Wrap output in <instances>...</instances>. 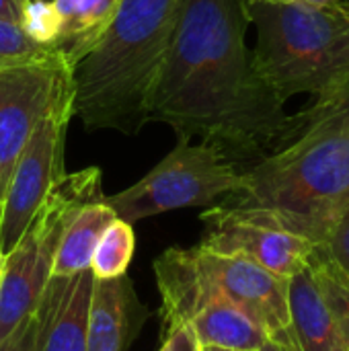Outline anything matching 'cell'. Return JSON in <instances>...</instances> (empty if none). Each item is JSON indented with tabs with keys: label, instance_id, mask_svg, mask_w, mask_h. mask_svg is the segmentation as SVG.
I'll use <instances>...</instances> for the list:
<instances>
[{
	"label": "cell",
	"instance_id": "cell-1",
	"mask_svg": "<svg viewBox=\"0 0 349 351\" xmlns=\"http://www.w3.org/2000/svg\"><path fill=\"white\" fill-rule=\"evenodd\" d=\"M249 25L247 0H183L148 111V121L210 142L237 165L263 158L292 119L255 72Z\"/></svg>",
	"mask_w": 349,
	"mask_h": 351
},
{
	"label": "cell",
	"instance_id": "cell-2",
	"mask_svg": "<svg viewBox=\"0 0 349 351\" xmlns=\"http://www.w3.org/2000/svg\"><path fill=\"white\" fill-rule=\"evenodd\" d=\"M226 202L265 208L321 247L349 208V86L292 117L278 150L243 169Z\"/></svg>",
	"mask_w": 349,
	"mask_h": 351
},
{
	"label": "cell",
	"instance_id": "cell-3",
	"mask_svg": "<svg viewBox=\"0 0 349 351\" xmlns=\"http://www.w3.org/2000/svg\"><path fill=\"white\" fill-rule=\"evenodd\" d=\"M183 0H121L115 16L72 66V111L86 130L136 136L148 123Z\"/></svg>",
	"mask_w": 349,
	"mask_h": 351
},
{
	"label": "cell",
	"instance_id": "cell-4",
	"mask_svg": "<svg viewBox=\"0 0 349 351\" xmlns=\"http://www.w3.org/2000/svg\"><path fill=\"white\" fill-rule=\"evenodd\" d=\"M257 27L253 66L269 90L286 103L309 93L335 99L349 86V0L325 6L247 0Z\"/></svg>",
	"mask_w": 349,
	"mask_h": 351
},
{
	"label": "cell",
	"instance_id": "cell-5",
	"mask_svg": "<svg viewBox=\"0 0 349 351\" xmlns=\"http://www.w3.org/2000/svg\"><path fill=\"white\" fill-rule=\"evenodd\" d=\"M103 197V173L88 167L66 173L45 195L14 247L2 255L0 269V343L37 304L47 282L62 234L72 216Z\"/></svg>",
	"mask_w": 349,
	"mask_h": 351
},
{
	"label": "cell",
	"instance_id": "cell-6",
	"mask_svg": "<svg viewBox=\"0 0 349 351\" xmlns=\"http://www.w3.org/2000/svg\"><path fill=\"white\" fill-rule=\"evenodd\" d=\"M241 187L243 169L224 150L202 140H179L148 175L115 195H105V204L132 224L171 210L212 208Z\"/></svg>",
	"mask_w": 349,
	"mask_h": 351
},
{
	"label": "cell",
	"instance_id": "cell-7",
	"mask_svg": "<svg viewBox=\"0 0 349 351\" xmlns=\"http://www.w3.org/2000/svg\"><path fill=\"white\" fill-rule=\"evenodd\" d=\"M202 222L206 232L200 247L247 257L282 278H292L309 267L317 251L313 241L294 232L278 214L265 208L222 202L208 208Z\"/></svg>",
	"mask_w": 349,
	"mask_h": 351
},
{
	"label": "cell",
	"instance_id": "cell-8",
	"mask_svg": "<svg viewBox=\"0 0 349 351\" xmlns=\"http://www.w3.org/2000/svg\"><path fill=\"white\" fill-rule=\"evenodd\" d=\"M66 97H72V68L62 56L0 68V206L31 134Z\"/></svg>",
	"mask_w": 349,
	"mask_h": 351
},
{
	"label": "cell",
	"instance_id": "cell-9",
	"mask_svg": "<svg viewBox=\"0 0 349 351\" xmlns=\"http://www.w3.org/2000/svg\"><path fill=\"white\" fill-rule=\"evenodd\" d=\"M72 117V97H66L39 121L25 144L0 206L2 255L14 247L49 189L66 175L64 150Z\"/></svg>",
	"mask_w": 349,
	"mask_h": 351
},
{
	"label": "cell",
	"instance_id": "cell-10",
	"mask_svg": "<svg viewBox=\"0 0 349 351\" xmlns=\"http://www.w3.org/2000/svg\"><path fill=\"white\" fill-rule=\"evenodd\" d=\"M193 253L206 280L259 323L267 337H280L288 331L290 278H282L241 255H222L200 245L193 247Z\"/></svg>",
	"mask_w": 349,
	"mask_h": 351
},
{
	"label": "cell",
	"instance_id": "cell-11",
	"mask_svg": "<svg viewBox=\"0 0 349 351\" xmlns=\"http://www.w3.org/2000/svg\"><path fill=\"white\" fill-rule=\"evenodd\" d=\"M148 311L140 304L128 276L93 282L86 351H128Z\"/></svg>",
	"mask_w": 349,
	"mask_h": 351
},
{
	"label": "cell",
	"instance_id": "cell-12",
	"mask_svg": "<svg viewBox=\"0 0 349 351\" xmlns=\"http://www.w3.org/2000/svg\"><path fill=\"white\" fill-rule=\"evenodd\" d=\"M288 346L292 351H349L348 339L323 298L313 267H304L288 282Z\"/></svg>",
	"mask_w": 349,
	"mask_h": 351
},
{
	"label": "cell",
	"instance_id": "cell-13",
	"mask_svg": "<svg viewBox=\"0 0 349 351\" xmlns=\"http://www.w3.org/2000/svg\"><path fill=\"white\" fill-rule=\"evenodd\" d=\"M121 0H51V47L72 68L99 41Z\"/></svg>",
	"mask_w": 349,
	"mask_h": 351
},
{
	"label": "cell",
	"instance_id": "cell-14",
	"mask_svg": "<svg viewBox=\"0 0 349 351\" xmlns=\"http://www.w3.org/2000/svg\"><path fill=\"white\" fill-rule=\"evenodd\" d=\"M115 218V212L105 204V195L84 204L72 216L62 234L51 278H70L88 269L101 234Z\"/></svg>",
	"mask_w": 349,
	"mask_h": 351
},
{
	"label": "cell",
	"instance_id": "cell-15",
	"mask_svg": "<svg viewBox=\"0 0 349 351\" xmlns=\"http://www.w3.org/2000/svg\"><path fill=\"white\" fill-rule=\"evenodd\" d=\"M95 276L88 269L68 278L41 351H86L88 304Z\"/></svg>",
	"mask_w": 349,
	"mask_h": 351
},
{
	"label": "cell",
	"instance_id": "cell-16",
	"mask_svg": "<svg viewBox=\"0 0 349 351\" xmlns=\"http://www.w3.org/2000/svg\"><path fill=\"white\" fill-rule=\"evenodd\" d=\"M68 278H51L37 300V304L23 317V321L2 339L0 351H41L47 339L60 298L66 290Z\"/></svg>",
	"mask_w": 349,
	"mask_h": 351
},
{
	"label": "cell",
	"instance_id": "cell-17",
	"mask_svg": "<svg viewBox=\"0 0 349 351\" xmlns=\"http://www.w3.org/2000/svg\"><path fill=\"white\" fill-rule=\"evenodd\" d=\"M136 249V234L130 222L115 218L105 232L101 234L93 259L91 271L97 280H111L125 276L128 265L134 257Z\"/></svg>",
	"mask_w": 349,
	"mask_h": 351
},
{
	"label": "cell",
	"instance_id": "cell-18",
	"mask_svg": "<svg viewBox=\"0 0 349 351\" xmlns=\"http://www.w3.org/2000/svg\"><path fill=\"white\" fill-rule=\"evenodd\" d=\"M311 267L319 290L331 306L349 346V276L321 251V247H317L311 259Z\"/></svg>",
	"mask_w": 349,
	"mask_h": 351
},
{
	"label": "cell",
	"instance_id": "cell-19",
	"mask_svg": "<svg viewBox=\"0 0 349 351\" xmlns=\"http://www.w3.org/2000/svg\"><path fill=\"white\" fill-rule=\"evenodd\" d=\"M60 56L51 45L39 41L25 23L0 19V68Z\"/></svg>",
	"mask_w": 349,
	"mask_h": 351
},
{
	"label": "cell",
	"instance_id": "cell-20",
	"mask_svg": "<svg viewBox=\"0 0 349 351\" xmlns=\"http://www.w3.org/2000/svg\"><path fill=\"white\" fill-rule=\"evenodd\" d=\"M321 251L349 276V208L331 228L329 237L321 245Z\"/></svg>",
	"mask_w": 349,
	"mask_h": 351
},
{
	"label": "cell",
	"instance_id": "cell-21",
	"mask_svg": "<svg viewBox=\"0 0 349 351\" xmlns=\"http://www.w3.org/2000/svg\"><path fill=\"white\" fill-rule=\"evenodd\" d=\"M163 337V348L158 351H202V346L189 325H181Z\"/></svg>",
	"mask_w": 349,
	"mask_h": 351
},
{
	"label": "cell",
	"instance_id": "cell-22",
	"mask_svg": "<svg viewBox=\"0 0 349 351\" xmlns=\"http://www.w3.org/2000/svg\"><path fill=\"white\" fill-rule=\"evenodd\" d=\"M29 4H31V2H29ZM29 4H25V2H21V0H0V19L25 23Z\"/></svg>",
	"mask_w": 349,
	"mask_h": 351
},
{
	"label": "cell",
	"instance_id": "cell-23",
	"mask_svg": "<svg viewBox=\"0 0 349 351\" xmlns=\"http://www.w3.org/2000/svg\"><path fill=\"white\" fill-rule=\"evenodd\" d=\"M286 337H288V331L284 335H280V337H267L263 341V346L257 351H292V348L288 346V339Z\"/></svg>",
	"mask_w": 349,
	"mask_h": 351
},
{
	"label": "cell",
	"instance_id": "cell-24",
	"mask_svg": "<svg viewBox=\"0 0 349 351\" xmlns=\"http://www.w3.org/2000/svg\"><path fill=\"white\" fill-rule=\"evenodd\" d=\"M284 2H300L306 6H325V4H331L333 0H284Z\"/></svg>",
	"mask_w": 349,
	"mask_h": 351
},
{
	"label": "cell",
	"instance_id": "cell-25",
	"mask_svg": "<svg viewBox=\"0 0 349 351\" xmlns=\"http://www.w3.org/2000/svg\"><path fill=\"white\" fill-rule=\"evenodd\" d=\"M202 351H241V350H228V348H218V346H202Z\"/></svg>",
	"mask_w": 349,
	"mask_h": 351
},
{
	"label": "cell",
	"instance_id": "cell-26",
	"mask_svg": "<svg viewBox=\"0 0 349 351\" xmlns=\"http://www.w3.org/2000/svg\"><path fill=\"white\" fill-rule=\"evenodd\" d=\"M0 269H2V253H0Z\"/></svg>",
	"mask_w": 349,
	"mask_h": 351
},
{
	"label": "cell",
	"instance_id": "cell-27",
	"mask_svg": "<svg viewBox=\"0 0 349 351\" xmlns=\"http://www.w3.org/2000/svg\"><path fill=\"white\" fill-rule=\"evenodd\" d=\"M21 2H25V4H29V2H31V0H21Z\"/></svg>",
	"mask_w": 349,
	"mask_h": 351
},
{
	"label": "cell",
	"instance_id": "cell-28",
	"mask_svg": "<svg viewBox=\"0 0 349 351\" xmlns=\"http://www.w3.org/2000/svg\"><path fill=\"white\" fill-rule=\"evenodd\" d=\"M280 2H284V0H280Z\"/></svg>",
	"mask_w": 349,
	"mask_h": 351
}]
</instances>
